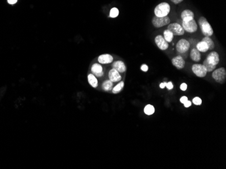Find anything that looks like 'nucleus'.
<instances>
[{
  "label": "nucleus",
  "instance_id": "obj_27",
  "mask_svg": "<svg viewBox=\"0 0 226 169\" xmlns=\"http://www.w3.org/2000/svg\"><path fill=\"white\" fill-rule=\"evenodd\" d=\"M192 102L195 105H202V100L199 97H194L192 100Z\"/></svg>",
  "mask_w": 226,
  "mask_h": 169
},
{
  "label": "nucleus",
  "instance_id": "obj_30",
  "mask_svg": "<svg viewBox=\"0 0 226 169\" xmlns=\"http://www.w3.org/2000/svg\"><path fill=\"white\" fill-rule=\"evenodd\" d=\"M141 70L144 71V72H146V71L148 70V67L147 65L143 64L142 66H141Z\"/></svg>",
  "mask_w": 226,
  "mask_h": 169
},
{
  "label": "nucleus",
  "instance_id": "obj_26",
  "mask_svg": "<svg viewBox=\"0 0 226 169\" xmlns=\"http://www.w3.org/2000/svg\"><path fill=\"white\" fill-rule=\"evenodd\" d=\"M119 14V11L117 8H113L111 10L110 12V17L111 18H117Z\"/></svg>",
  "mask_w": 226,
  "mask_h": 169
},
{
  "label": "nucleus",
  "instance_id": "obj_31",
  "mask_svg": "<svg viewBox=\"0 0 226 169\" xmlns=\"http://www.w3.org/2000/svg\"><path fill=\"white\" fill-rule=\"evenodd\" d=\"M187 101H188V98L187 96H182V97H181L180 102L181 103H183V104H184V103L186 102Z\"/></svg>",
  "mask_w": 226,
  "mask_h": 169
},
{
  "label": "nucleus",
  "instance_id": "obj_2",
  "mask_svg": "<svg viewBox=\"0 0 226 169\" xmlns=\"http://www.w3.org/2000/svg\"><path fill=\"white\" fill-rule=\"evenodd\" d=\"M199 24L201 29L202 33L205 36H211L213 34V30L207 20L205 17H200L199 20Z\"/></svg>",
  "mask_w": 226,
  "mask_h": 169
},
{
  "label": "nucleus",
  "instance_id": "obj_29",
  "mask_svg": "<svg viewBox=\"0 0 226 169\" xmlns=\"http://www.w3.org/2000/svg\"><path fill=\"white\" fill-rule=\"evenodd\" d=\"M187 88H188V86L186 83H183L181 84L180 89L182 90V91H186V90H187Z\"/></svg>",
  "mask_w": 226,
  "mask_h": 169
},
{
  "label": "nucleus",
  "instance_id": "obj_25",
  "mask_svg": "<svg viewBox=\"0 0 226 169\" xmlns=\"http://www.w3.org/2000/svg\"><path fill=\"white\" fill-rule=\"evenodd\" d=\"M144 111L145 112V114H146L147 115H152V114L155 113V109L152 105H148L144 107Z\"/></svg>",
  "mask_w": 226,
  "mask_h": 169
},
{
  "label": "nucleus",
  "instance_id": "obj_15",
  "mask_svg": "<svg viewBox=\"0 0 226 169\" xmlns=\"http://www.w3.org/2000/svg\"><path fill=\"white\" fill-rule=\"evenodd\" d=\"M98 61L102 64H111L113 61L112 56L109 54H103L98 57Z\"/></svg>",
  "mask_w": 226,
  "mask_h": 169
},
{
  "label": "nucleus",
  "instance_id": "obj_7",
  "mask_svg": "<svg viewBox=\"0 0 226 169\" xmlns=\"http://www.w3.org/2000/svg\"><path fill=\"white\" fill-rule=\"evenodd\" d=\"M167 30L171 31L173 35L181 36L184 35L185 33V30H184L183 27H182L181 25L179 23H172L169 24Z\"/></svg>",
  "mask_w": 226,
  "mask_h": 169
},
{
  "label": "nucleus",
  "instance_id": "obj_20",
  "mask_svg": "<svg viewBox=\"0 0 226 169\" xmlns=\"http://www.w3.org/2000/svg\"><path fill=\"white\" fill-rule=\"evenodd\" d=\"M202 40L204 42H205L206 43V45H208L209 50H213L215 48V43L209 36H205Z\"/></svg>",
  "mask_w": 226,
  "mask_h": 169
},
{
  "label": "nucleus",
  "instance_id": "obj_21",
  "mask_svg": "<svg viewBox=\"0 0 226 169\" xmlns=\"http://www.w3.org/2000/svg\"><path fill=\"white\" fill-rule=\"evenodd\" d=\"M163 35H164V39L167 43H171L173 40V39L174 35L173 34V33L171 32V31H169L167 29L164 31V33H163Z\"/></svg>",
  "mask_w": 226,
  "mask_h": 169
},
{
  "label": "nucleus",
  "instance_id": "obj_11",
  "mask_svg": "<svg viewBox=\"0 0 226 169\" xmlns=\"http://www.w3.org/2000/svg\"><path fill=\"white\" fill-rule=\"evenodd\" d=\"M108 78H109V80H111L112 82H114V83L120 82L122 78L120 73L118 72L117 70H115V69H113V68L109 71Z\"/></svg>",
  "mask_w": 226,
  "mask_h": 169
},
{
  "label": "nucleus",
  "instance_id": "obj_17",
  "mask_svg": "<svg viewBox=\"0 0 226 169\" xmlns=\"http://www.w3.org/2000/svg\"><path fill=\"white\" fill-rule=\"evenodd\" d=\"M190 57L192 59V61L198 62L200 61L201 59V55H200V52L197 49L193 48L190 52Z\"/></svg>",
  "mask_w": 226,
  "mask_h": 169
},
{
  "label": "nucleus",
  "instance_id": "obj_12",
  "mask_svg": "<svg viewBox=\"0 0 226 169\" xmlns=\"http://www.w3.org/2000/svg\"><path fill=\"white\" fill-rule=\"evenodd\" d=\"M206 61L209 63L213 65H217L219 63V54L215 51H213L210 53L206 57Z\"/></svg>",
  "mask_w": 226,
  "mask_h": 169
},
{
  "label": "nucleus",
  "instance_id": "obj_6",
  "mask_svg": "<svg viewBox=\"0 0 226 169\" xmlns=\"http://www.w3.org/2000/svg\"><path fill=\"white\" fill-rule=\"evenodd\" d=\"M190 47V42L186 39H180L176 45L177 51L180 54L186 53Z\"/></svg>",
  "mask_w": 226,
  "mask_h": 169
},
{
  "label": "nucleus",
  "instance_id": "obj_33",
  "mask_svg": "<svg viewBox=\"0 0 226 169\" xmlns=\"http://www.w3.org/2000/svg\"><path fill=\"white\" fill-rule=\"evenodd\" d=\"M171 1L175 4H180V3H181L184 1V0H171Z\"/></svg>",
  "mask_w": 226,
  "mask_h": 169
},
{
  "label": "nucleus",
  "instance_id": "obj_28",
  "mask_svg": "<svg viewBox=\"0 0 226 169\" xmlns=\"http://www.w3.org/2000/svg\"><path fill=\"white\" fill-rule=\"evenodd\" d=\"M166 88L169 90H172L173 88V83L171 82H167V84H166Z\"/></svg>",
  "mask_w": 226,
  "mask_h": 169
},
{
  "label": "nucleus",
  "instance_id": "obj_9",
  "mask_svg": "<svg viewBox=\"0 0 226 169\" xmlns=\"http://www.w3.org/2000/svg\"><path fill=\"white\" fill-rule=\"evenodd\" d=\"M155 43L156 46L162 51L167 49L169 48V44L166 41L164 37H162V35H158L155 37Z\"/></svg>",
  "mask_w": 226,
  "mask_h": 169
},
{
  "label": "nucleus",
  "instance_id": "obj_34",
  "mask_svg": "<svg viewBox=\"0 0 226 169\" xmlns=\"http://www.w3.org/2000/svg\"><path fill=\"white\" fill-rule=\"evenodd\" d=\"M8 2L10 4H14L17 2V0H8Z\"/></svg>",
  "mask_w": 226,
  "mask_h": 169
},
{
  "label": "nucleus",
  "instance_id": "obj_5",
  "mask_svg": "<svg viewBox=\"0 0 226 169\" xmlns=\"http://www.w3.org/2000/svg\"><path fill=\"white\" fill-rule=\"evenodd\" d=\"M152 24L156 28H161L166 25H168L170 23V19L168 16L165 17H157L155 16L152 20Z\"/></svg>",
  "mask_w": 226,
  "mask_h": 169
},
{
  "label": "nucleus",
  "instance_id": "obj_23",
  "mask_svg": "<svg viewBox=\"0 0 226 169\" xmlns=\"http://www.w3.org/2000/svg\"><path fill=\"white\" fill-rule=\"evenodd\" d=\"M124 86H125L124 82H123V81H120L117 85H116L112 88V93L113 94H117L118 92H120L121 90H123Z\"/></svg>",
  "mask_w": 226,
  "mask_h": 169
},
{
  "label": "nucleus",
  "instance_id": "obj_16",
  "mask_svg": "<svg viewBox=\"0 0 226 169\" xmlns=\"http://www.w3.org/2000/svg\"><path fill=\"white\" fill-rule=\"evenodd\" d=\"M194 17V14L192 11L190 10H185L181 14V18L182 21H189L191 20H193Z\"/></svg>",
  "mask_w": 226,
  "mask_h": 169
},
{
  "label": "nucleus",
  "instance_id": "obj_22",
  "mask_svg": "<svg viewBox=\"0 0 226 169\" xmlns=\"http://www.w3.org/2000/svg\"><path fill=\"white\" fill-rule=\"evenodd\" d=\"M102 89L105 91H110L112 89L113 87V82H112L111 80H106L102 84Z\"/></svg>",
  "mask_w": 226,
  "mask_h": 169
},
{
  "label": "nucleus",
  "instance_id": "obj_3",
  "mask_svg": "<svg viewBox=\"0 0 226 169\" xmlns=\"http://www.w3.org/2000/svg\"><path fill=\"white\" fill-rule=\"evenodd\" d=\"M212 77L217 82L224 84L225 82L226 71L224 67H220L213 71Z\"/></svg>",
  "mask_w": 226,
  "mask_h": 169
},
{
  "label": "nucleus",
  "instance_id": "obj_10",
  "mask_svg": "<svg viewBox=\"0 0 226 169\" xmlns=\"http://www.w3.org/2000/svg\"><path fill=\"white\" fill-rule=\"evenodd\" d=\"M172 64L178 70H181L185 66V60L181 55L176 56L172 59Z\"/></svg>",
  "mask_w": 226,
  "mask_h": 169
},
{
  "label": "nucleus",
  "instance_id": "obj_24",
  "mask_svg": "<svg viewBox=\"0 0 226 169\" xmlns=\"http://www.w3.org/2000/svg\"><path fill=\"white\" fill-rule=\"evenodd\" d=\"M202 65L206 68L207 72H211V71H213V70H215L216 68V65L209 63V62L206 61V59H205V60L204 61Z\"/></svg>",
  "mask_w": 226,
  "mask_h": 169
},
{
  "label": "nucleus",
  "instance_id": "obj_14",
  "mask_svg": "<svg viewBox=\"0 0 226 169\" xmlns=\"http://www.w3.org/2000/svg\"><path fill=\"white\" fill-rule=\"evenodd\" d=\"M112 68L117 70L119 73H123L127 70L126 65L121 61H117L114 62V64H112Z\"/></svg>",
  "mask_w": 226,
  "mask_h": 169
},
{
  "label": "nucleus",
  "instance_id": "obj_35",
  "mask_svg": "<svg viewBox=\"0 0 226 169\" xmlns=\"http://www.w3.org/2000/svg\"><path fill=\"white\" fill-rule=\"evenodd\" d=\"M166 84H167V82H162L161 84H160V88H161V89H163L164 88H165Z\"/></svg>",
  "mask_w": 226,
  "mask_h": 169
},
{
  "label": "nucleus",
  "instance_id": "obj_4",
  "mask_svg": "<svg viewBox=\"0 0 226 169\" xmlns=\"http://www.w3.org/2000/svg\"><path fill=\"white\" fill-rule=\"evenodd\" d=\"M181 26L185 31L190 33H195L198 29V25L194 19L189 21H182Z\"/></svg>",
  "mask_w": 226,
  "mask_h": 169
},
{
  "label": "nucleus",
  "instance_id": "obj_32",
  "mask_svg": "<svg viewBox=\"0 0 226 169\" xmlns=\"http://www.w3.org/2000/svg\"><path fill=\"white\" fill-rule=\"evenodd\" d=\"M184 105L186 108H188L190 107V106L192 105V102L191 101H187L186 102L184 103Z\"/></svg>",
  "mask_w": 226,
  "mask_h": 169
},
{
  "label": "nucleus",
  "instance_id": "obj_13",
  "mask_svg": "<svg viewBox=\"0 0 226 169\" xmlns=\"http://www.w3.org/2000/svg\"><path fill=\"white\" fill-rule=\"evenodd\" d=\"M92 71L94 76L96 77H102L104 76L103 68L101 65L98 64H94L92 67Z\"/></svg>",
  "mask_w": 226,
  "mask_h": 169
},
{
  "label": "nucleus",
  "instance_id": "obj_1",
  "mask_svg": "<svg viewBox=\"0 0 226 169\" xmlns=\"http://www.w3.org/2000/svg\"><path fill=\"white\" fill-rule=\"evenodd\" d=\"M170 5L167 2H162L156 6L155 9V16L165 17L167 16L170 12Z\"/></svg>",
  "mask_w": 226,
  "mask_h": 169
},
{
  "label": "nucleus",
  "instance_id": "obj_8",
  "mask_svg": "<svg viewBox=\"0 0 226 169\" xmlns=\"http://www.w3.org/2000/svg\"><path fill=\"white\" fill-rule=\"evenodd\" d=\"M192 70L193 73L199 78H204L206 76L207 71L206 68L202 64H194L192 65Z\"/></svg>",
  "mask_w": 226,
  "mask_h": 169
},
{
  "label": "nucleus",
  "instance_id": "obj_18",
  "mask_svg": "<svg viewBox=\"0 0 226 169\" xmlns=\"http://www.w3.org/2000/svg\"><path fill=\"white\" fill-rule=\"evenodd\" d=\"M196 49L199 50L200 52L205 53L207 51H209V47L206 45V43L204 41H200L196 45Z\"/></svg>",
  "mask_w": 226,
  "mask_h": 169
},
{
  "label": "nucleus",
  "instance_id": "obj_19",
  "mask_svg": "<svg viewBox=\"0 0 226 169\" xmlns=\"http://www.w3.org/2000/svg\"><path fill=\"white\" fill-rule=\"evenodd\" d=\"M87 79H88L89 84L92 86L93 88H96L98 86V80L96 79V76L93 74H89L87 76Z\"/></svg>",
  "mask_w": 226,
  "mask_h": 169
}]
</instances>
